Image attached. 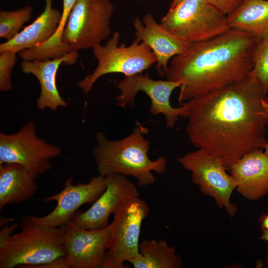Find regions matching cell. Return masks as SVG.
I'll return each instance as SVG.
<instances>
[{
    "mask_svg": "<svg viewBox=\"0 0 268 268\" xmlns=\"http://www.w3.org/2000/svg\"><path fill=\"white\" fill-rule=\"evenodd\" d=\"M178 162L191 173L193 182L204 195L211 197L217 205L230 215L236 212L232 203L231 195L236 189L227 168L216 155L202 149L188 152L177 159Z\"/></svg>",
    "mask_w": 268,
    "mask_h": 268,
    "instance_id": "30bf717a",
    "label": "cell"
},
{
    "mask_svg": "<svg viewBox=\"0 0 268 268\" xmlns=\"http://www.w3.org/2000/svg\"><path fill=\"white\" fill-rule=\"evenodd\" d=\"M106 176L98 175L86 183L72 184L70 177L65 182L64 188L59 193L42 199L44 202L55 201L57 205L48 214L36 216L39 221L49 226L56 227L66 225L76 210L84 204L93 203L105 190Z\"/></svg>",
    "mask_w": 268,
    "mask_h": 268,
    "instance_id": "5bb4252c",
    "label": "cell"
},
{
    "mask_svg": "<svg viewBox=\"0 0 268 268\" xmlns=\"http://www.w3.org/2000/svg\"><path fill=\"white\" fill-rule=\"evenodd\" d=\"M33 177L22 165L0 164V209L9 204L22 203L38 189Z\"/></svg>",
    "mask_w": 268,
    "mask_h": 268,
    "instance_id": "d6986e66",
    "label": "cell"
},
{
    "mask_svg": "<svg viewBox=\"0 0 268 268\" xmlns=\"http://www.w3.org/2000/svg\"><path fill=\"white\" fill-rule=\"evenodd\" d=\"M264 149H265L264 151H265L266 154L267 155V157L268 158V141H267V142Z\"/></svg>",
    "mask_w": 268,
    "mask_h": 268,
    "instance_id": "d6a6232c",
    "label": "cell"
},
{
    "mask_svg": "<svg viewBox=\"0 0 268 268\" xmlns=\"http://www.w3.org/2000/svg\"><path fill=\"white\" fill-rule=\"evenodd\" d=\"M77 0H63L62 17L58 29L47 44L51 48L58 49L63 45L62 34L69 13Z\"/></svg>",
    "mask_w": 268,
    "mask_h": 268,
    "instance_id": "d4e9b609",
    "label": "cell"
},
{
    "mask_svg": "<svg viewBox=\"0 0 268 268\" xmlns=\"http://www.w3.org/2000/svg\"><path fill=\"white\" fill-rule=\"evenodd\" d=\"M32 8L30 5L20 9L0 11V37L9 40L15 37L23 24L32 16Z\"/></svg>",
    "mask_w": 268,
    "mask_h": 268,
    "instance_id": "7402d4cb",
    "label": "cell"
},
{
    "mask_svg": "<svg viewBox=\"0 0 268 268\" xmlns=\"http://www.w3.org/2000/svg\"><path fill=\"white\" fill-rule=\"evenodd\" d=\"M6 218L1 217L0 218V226H3V225L5 224L6 223H8V221L6 220ZM6 220H8V221H11V220H13L12 218H7Z\"/></svg>",
    "mask_w": 268,
    "mask_h": 268,
    "instance_id": "4dcf8cb0",
    "label": "cell"
},
{
    "mask_svg": "<svg viewBox=\"0 0 268 268\" xmlns=\"http://www.w3.org/2000/svg\"><path fill=\"white\" fill-rule=\"evenodd\" d=\"M264 104L268 111V99L264 100Z\"/></svg>",
    "mask_w": 268,
    "mask_h": 268,
    "instance_id": "836d02e7",
    "label": "cell"
},
{
    "mask_svg": "<svg viewBox=\"0 0 268 268\" xmlns=\"http://www.w3.org/2000/svg\"><path fill=\"white\" fill-rule=\"evenodd\" d=\"M43 11L29 25L11 40L0 44V52L11 51L15 53L36 48L50 39L59 25L62 13L52 7L53 0H45Z\"/></svg>",
    "mask_w": 268,
    "mask_h": 268,
    "instance_id": "ac0fdd59",
    "label": "cell"
},
{
    "mask_svg": "<svg viewBox=\"0 0 268 268\" xmlns=\"http://www.w3.org/2000/svg\"><path fill=\"white\" fill-rule=\"evenodd\" d=\"M180 85V82L167 79H153L148 73L125 76L116 85L120 91V94L116 97L117 104L122 108L133 106L137 93L143 92L150 99V113L153 115L162 114L166 126L173 128L180 117L186 118L188 111L187 102L178 108L173 107L170 103L172 92Z\"/></svg>",
    "mask_w": 268,
    "mask_h": 268,
    "instance_id": "8fae6325",
    "label": "cell"
},
{
    "mask_svg": "<svg viewBox=\"0 0 268 268\" xmlns=\"http://www.w3.org/2000/svg\"><path fill=\"white\" fill-rule=\"evenodd\" d=\"M134 268H180L181 258L174 247L165 240H143L139 245V255L130 261Z\"/></svg>",
    "mask_w": 268,
    "mask_h": 268,
    "instance_id": "44dd1931",
    "label": "cell"
},
{
    "mask_svg": "<svg viewBox=\"0 0 268 268\" xmlns=\"http://www.w3.org/2000/svg\"><path fill=\"white\" fill-rule=\"evenodd\" d=\"M258 41L248 33L231 28L209 40L190 44L170 60L165 74L166 79L181 83L179 104L248 76Z\"/></svg>",
    "mask_w": 268,
    "mask_h": 268,
    "instance_id": "7a4b0ae2",
    "label": "cell"
},
{
    "mask_svg": "<svg viewBox=\"0 0 268 268\" xmlns=\"http://www.w3.org/2000/svg\"><path fill=\"white\" fill-rule=\"evenodd\" d=\"M221 12L228 15L236 10L244 0H205Z\"/></svg>",
    "mask_w": 268,
    "mask_h": 268,
    "instance_id": "484cf974",
    "label": "cell"
},
{
    "mask_svg": "<svg viewBox=\"0 0 268 268\" xmlns=\"http://www.w3.org/2000/svg\"></svg>",
    "mask_w": 268,
    "mask_h": 268,
    "instance_id": "d590c367",
    "label": "cell"
},
{
    "mask_svg": "<svg viewBox=\"0 0 268 268\" xmlns=\"http://www.w3.org/2000/svg\"><path fill=\"white\" fill-rule=\"evenodd\" d=\"M106 178L107 186L104 192L88 209L76 211L69 222L87 229L104 227L109 224L110 215L120 205L139 196L136 186L125 176L113 174Z\"/></svg>",
    "mask_w": 268,
    "mask_h": 268,
    "instance_id": "4fadbf2b",
    "label": "cell"
},
{
    "mask_svg": "<svg viewBox=\"0 0 268 268\" xmlns=\"http://www.w3.org/2000/svg\"><path fill=\"white\" fill-rule=\"evenodd\" d=\"M139 196L120 205L115 211L107 252L102 268H124L139 255V236L143 221L149 213Z\"/></svg>",
    "mask_w": 268,
    "mask_h": 268,
    "instance_id": "ba28073f",
    "label": "cell"
},
{
    "mask_svg": "<svg viewBox=\"0 0 268 268\" xmlns=\"http://www.w3.org/2000/svg\"><path fill=\"white\" fill-rule=\"evenodd\" d=\"M254 66L249 75L258 81L264 93H268V37L258 42L253 53Z\"/></svg>",
    "mask_w": 268,
    "mask_h": 268,
    "instance_id": "603a6c76",
    "label": "cell"
},
{
    "mask_svg": "<svg viewBox=\"0 0 268 268\" xmlns=\"http://www.w3.org/2000/svg\"><path fill=\"white\" fill-rule=\"evenodd\" d=\"M21 228L0 246V268H34L65 256V225L51 227L27 216Z\"/></svg>",
    "mask_w": 268,
    "mask_h": 268,
    "instance_id": "277c9868",
    "label": "cell"
},
{
    "mask_svg": "<svg viewBox=\"0 0 268 268\" xmlns=\"http://www.w3.org/2000/svg\"><path fill=\"white\" fill-rule=\"evenodd\" d=\"M35 123L29 120L17 132L0 134V164L23 166L34 178L51 168L50 160L61 155V148L36 134Z\"/></svg>",
    "mask_w": 268,
    "mask_h": 268,
    "instance_id": "9c48e42d",
    "label": "cell"
},
{
    "mask_svg": "<svg viewBox=\"0 0 268 268\" xmlns=\"http://www.w3.org/2000/svg\"><path fill=\"white\" fill-rule=\"evenodd\" d=\"M17 226V223H15L10 225H6L1 229L0 232V246L3 245L9 239Z\"/></svg>",
    "mask_w": 268,
    "mask_h": 268,
    "instance_id": "83f0119b",
    "label": "cell"
},
{
    "mask_svg": "<svg viewBox=\"0 0 268 268\" xmlns=\"http://www.w3.org/2000/svg\"><path fill=\"white\" fill-rule=\"evenodd\" d=\"M77 58V52L72 51L53 59L33 60L21 62L22 71L33 74L39 82L40 94L36 102L39 109L48 108L56 111L60 107H67V102L61 97L57 86V73L62 64L73 65L76 62Z\"/></svg>",
    "mask_w": 268,
    "mask_h": 268,
    "instance_id": "2e32d148",
    "label": "cell"
},
{
    "mask_svg": "<svg viewBox=\"0 0 268 268\" xmlns=\"http://www.w3.org/2000/svg\"><path fill=\"white\" fill-rule=\"evenodd\" d=\"M16 61V53L11 51L0 52V90L11 89V73Z\"/></svg>",
    "mask_w": 268,
    "mask_h": 268,
    "instance_id": "cb8c5ba5",
    "label": "cell"
},
{
    "mask_svg": "<svg viewBox=\"0 0 268 268\" xmlns=\"http://www.w3.org/2000/svg\"><path fill=\"white\" fill-rule=\"evenodd\" d=\"M34 268H68V267L65 256L50 262L37 266Z\"/></svg>",
    "mask_w": 268,
    "mask_h": 268,
    "instance_id": "4316f807",
    "label": "cell"
},
{
    "mask_svg": "<svg viewBox=\"0 0 268 268\" xmlns=\"http://www.w3.org/2000/svg\"><path fill=\"white\" fill-rule=\"evenodd\" d=\"M135 39L147 45L156 58V69L160 76L165 75L169 61L183 53L188 44L166 30L151 14L145 15L142 21L138 17L133 22Z\"/></svg>",
    "mask_w": 268,
    "mask_h": 268,
    "instance_id": "9a60e30c",
    "label": "cell"
},
{
    "mask_svg": "<svg viewBox=\"0 0 268 268\" xmlns=\"http://www.w3.org/2000/svg\"><path fill=\"white\" fill-rule=\"evenodd\" d=\"M229 169L236 189L246 199L257 200L268 193V158L264 149L246 154Z\"/></svg>",
    "mask_w": 268,
    "mask_h": 268,
    "instance_id": "e0dca14e",
    "label": "cell"
},
{
    "mask_svg": "<svg viewBox=\"0 0 268 268\" xmlns=\"http://www.w3.org/2000/svg\"><path fill=\"white\" fill-rule=\"evenodd\" d=\"M120 38L119 32H115L105 45L92 48L97 67L77 83L84 94H88L95 82L104 75L119 73L131 76L142 73L156 63L154 53L143 42L135 39L129 46L119 45Z\"/></svg>",
    "mask_w": 268,
    "mask_h": 268,
    "instance_id": "8992f818",
    "label": "cell"
},
{
    "mask_svg": "<svg viewBox=\"0 0 268 268\" xmlns=\"http://www.w3.org/2000/svg\"><path fill=\"white\" fill-rule=\"evenodd\" d=\"M111 225L87 229L68 222L65 225V257L68 268H102Z\"/></svg>",
    "mask_w": 268,
    "mask_h": 268,
    "instance_id": "7c38bea8",
    "label": "cell"
},
{
    "mask_svg": "<svg viewBox=\"0 0 268 268\" xmlns=\"http://www.w3.org/2000/svg\"><path fill=\"white\" fill-rule=\"evenodd\" d=\"M182 0H173L172 2H171L170 4L169 9L173 8L174 6H175Z\"/></svg>",
    "mask_w": 268,
    "mask_h": 268,
    "instance_id": "1f68e13d",
    "label": "cell"
},
{
    "mask_svg": "<svg viewBox=\"0 0 268 268\" xmlns=\"http://www.w3.org/2000/svg\"><path fill=\"white\" fill-rule=\"evenodd\" d=\"M148 132L147 128L136 122L133 132L120 140H110L103 133H97L92 155L99 175L131 176L136 180L138 186L153 185L155 178L152 172L163 173L167 160L164 157L154 160L149 158L150 143L144 137Z\"/></svg>",
    "mask_w": 268,
    "mask_h": 268,
    "instance_id": "3957f363",
    "label": "cell"
},
{
    "mask_svg": "<svg viewBox=\"0 0 268 268\" xmlns=\"http://www.w3.org/2000/svg\"><path fill=\"white\" fill-rule=\"evenodd\" d=\"M160 24L188 44L209 40L231 28L227 16L205 0H182L169 9Z\"/></svg>",
    "mask_w": 268,
    "mask_h": 268,
    "instance_id": "5b68a950",
    "label": "cell"
},
{
    "mask_svg": "<svg viewBox=\"0 0 268 268\" xmlns=\"http://www.w3.org/2000/svg\"><path fill=\"white\" fill-rule=\"evenodd\" d=\"M114 10L110 0H77L66 23L63 42L74 52L100 45L111 33Z\"/></svg>",
    "mask_w": 268,
    "mask_h": 268,
    "instance_id": "52a82bcc",
    "label": "cell"
},
{
    "mask_svg": "<svg viewBox=\"0 0 268 268\" xmlns=\"http://www.w3.org/2000/svg\"><path fill=\"white\" fill-rule=\"evenodd\" d=\"M260 222L262 230H268V213L261 216Z\"/></svg>",
    "mask_w": 268,
    "mask_h": 268,
    "instance_id": "f1b7e54d",
    "label": "cell"
},
{
    "mask_svg": "<svg viewBox=\"0 0 268 268\" xmlns=\"http://www.w3.org/2000/svg\"><path fill=\"white\" fill-rule=\"evenodd\" d=\"M266 262L267 265L268 267V250L267 253V256H266Z\"/></svg>",
    "mask_w": 268,
    "mask_h": 268,
    "instance_id": "e575fe53",
    "label": "cell"
},
{
    "mask_svg": "<svg viewBox=\"0 0 268 268\" xmlns=\"http://www.w3.org/2000/svg\"><path fill=\"white\" fill-rule=\"evenodd\" d=\"M260 238L268 242V230H262V234Z\"/></svg>",
    "mask_w": 268,
    "mask_h": 268,
    "instance_id": "f546056e",
    "label": "cell"
},
{
    "mask_svg": "<svg viewBox=\"0 0 268 268\" xmlns=\"http://www.w3.org/2000/svg\"><path fill=\"white\" fill-rule=\"evenodd\" d=\"M227 18L231 28L246 32L258 41L268 37V0H244Z\"/></svg>",
    "mask_w": 268,
    "mask_h": 268,
    "instance_id": "ffe728a7",
    "label": "cell"
},
{
    "mask_svg": "<svg viewBox=\"0 0 268 268\" xmlns=\"http://www.w3.org/2000/svg\"><path fill=\"white\" fill-rule=\"evenodd\" d=\"M267 99L257 80L249 74L187 101V136L195 147L216 155L229 169L246 154L264 149Z\"/></svg>",
    "mask_w": 268,
    "mask_h": 268,
    "instance_id": "6da1fadb",
    "label": "cell"
}]
</instances>
